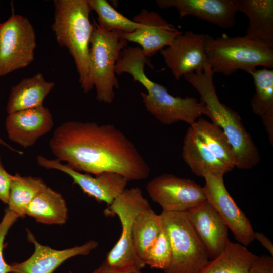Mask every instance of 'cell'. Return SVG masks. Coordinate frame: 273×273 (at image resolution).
I'll return each mask as SVG.
<instances>
[{
  "instance_id": "obj_1",
  "label": "cell",
  "mask_w": 273,
  "mask_h": 273,
  "mask_svg": "<svg viewBox=\"0 0 273 273\" xmlns=\"http://www.w3.org/2000/svg\"><path fill=\"white\" fill-rule=\"evenodd\" d=\"M57 160L78 172L118 173L128 181L141 180L150 167L134 144L111 124L69 121L58 126L49 141Z\"/></svg>"
},
{
  "instance_id": "obj_2",
  "label": "cell",
  "mask_w": 273,
  "mask_h": 273,
  "mask_svg": "<svg viewBox=\"0 0 273 273\" xmlns=\"http://www.w3.org/2000/svg\"><path fill=\"white\" fill-rule=\"evenodd\" d=\"M154 68L149 58L138 47L124 48L115 67V74H129L135 82L147 90L141 92L142 102L147 111L160 123L170 125L183 121L191 125L202 115L207 116L208 110L201 101L192 97H180L170 94L165 87L147 77L145 66Z\"/></svg>"
},
{
  "instance_id": "obj_3",
  "label": "cell",
  "mask_w": 273,
  "mask_h": 273,
  "mask_svg": "<svg viewBox=\"0 0 273 273\" xmlns=\"http://www.w3.org/2000/svg\"><path fill=\"white\" fill-rule=\"evenodd\" d=\"M214 74L209 64L203 72L189 73L183 77L199 94L207 109V116L225 134L236 155V167L251 169L260 162L259 151L239 114L220 101L213 82Z\"/></svg>"
},
{
  "instance_id": "obj_4",
  "label": "cell",
  "mask_w": 273,
  "mask_h": 273,
  "mask_svg": "<svg viewBox=\"0 0 273 273\" xmlns=\"http://www.w3.org/2000/svg\"><path fill=\"white\" fill-rule=\"evenodd\" d=\"M52 29L58 44L73 58L79 83L84 93L92 89L89 81V53L93 26L88 0H55Z\"/></svg>"
},
{
  "instance_id": "obj_5",
  "label": "cell",
  "mask_w": 273,
  "mask_h": 273,
  "mask_svg": "<svg viewBox=\"0 0 273 273\" xmlns=\"http://www.w3.org/2000/svg\"><path fill=\"white\" fill-rule=\"evenodd\" d=\"M205 52L213 72L232 75L238 70L249 73L258 66L273 68V48L243 37L206 34Z\"/></svg>"
},
{
  "instance_id": "obj_6",
  "label": "cell",
  "mask_w": 273,
  "mask_h": 273,
  "mask_svg": "<svg viewBox=\"0 0 273 273\" xmlns=\"http://www.w3.org/2000/svg\"><path fill=\"white\" fill-rule=\"evenodd\" d=\"M89 53V81L92 89L95 87L96 99L111 104L114 89L119 87L115 72L116 64L122 50L127 46L119 30L105 31L94 20Z\"/></svg>"
},
{
  "instance_id": "obj_7",
  "label": "cell",
  "mask_w": 273,
  "mask_h": 273,
  "mask_svg": "<svg viewBox=\"0 0 273 273\" xmlns=\"http://www.w3.org/2000/svg\"><path fill=\"white\" fill-rule=\"evenodd\" d=\"M149 205L142 190L134 187L126 189L104 211L107 216H117L122 228L119 240L108 252L105 260L110 267L129 272L146 266L134 248L132 227L138 213Z\"/></svg>"
},
{
  "instance_id": "obj_8",
  "label": "cell",
  "mask_w": 273,
  "mask_h": 273,
  "mask_svg": "<svg viewBox=\"0 0 273 273\" xmlns=\"http://www.w3.org/2000/svg\"><path fill=\"white\" fill-rule=\"evenodd\" d=\"M168 235L171 259L165 273H199L209 258L188 212H165L160 214Z\"/></svg>"
},
{
  "instance_id": "obj_9",
  "label": "cell",
  "mask_w": 273,
  "mask_h": 273,
  "mask_svg": "<svg viewBox=\"0 0 273 273\" xmlns=\"http://www.w3.org/2000/svg\"><path fill=\"white\" fill-rule=\"evenodd\" d=\"M36 47L35 31L27 18L12 14L0 23V76L28 66Z\"/></svg>"
},
{
  "instance_id": "obj_10",
  "label": "cell",
  "mask_w": 273,
  "mask_h": 273,
  "mask_svg": "<svg viewBox=\"0 0 273 273\" xmlns=\"http://www.w3.org/2000/svg\"><path fill=\"white\" fill-rule=\"evenodd\" d=\"M150 198L165 212H186L206 200L202 187L195 181L171 174H163L146 185Z\"/></svg>"
},
{
  "instance_id": "obj_11",
  "label": "cell",
  "mask_w": 273,
  "mask_h": 273,
  "mask_svg": "<svg viewBox=\"0 0 273 273\" xmlns=\"http://www.w3.org/2000/svg\"><path fill=\"white\" fill-rule=\"evenodd\" d=\"M202 189L206 200L219 214L236 241L247 246L254 240L255 231L225 187L223 175L206 174Z\"/></svg>"
},
{
  "instance_id": "obj_12",
  "label": "cell",
  "mask_w": 273,
  "mask_h": 273,
  "mask_svg": "<svg viewBox=\"0 0 273 273\" xmlns=\"http://www.w3.org/2000/svg\"><path fill=\"white\" fill-rule=\"evenodd\" d=\"M206 34L187 31L160 50L165 64L178 80L191 73L203 72L209 64L205 52Z\"/></svg>"
},
{
  "instance_id": "obj_13",
  "label": "cell",
  "mask_w": 273,
  "mask_h": 273,
  "mask_svg": "<svg viewBox=\"0 0 273 273\" xmlns=\"http://www.w3.org/2000/svg\"><path fill=\"white\" fill-rule=\"evenodd\" d=\"M37 161L39 165L46 169L58 170L68 175L85 194L108 206L126 189L128 181L122 175L113 172H105L95 176L82 173L62 164L57 159H48L43 156H38Z\"/></svg>"
},
{
  "instance_id": "obj_14",
  "label": "cell",
  "mask_w": 273,
  "mask_h": 273,
  "mask_svg": "<svg viewBox=\"0 0 273 273\" xmlns=\"http://www.w3.org/2000/svg\"><path fill=\"white\" fill-rule=\"evenodd\" d=\"M132 20L144 26L132 33H123L122 37L127 41L137 43L147 58L170 45L182 33L158 13L146 9L142 10Z\"/></svg>"
},
{
  "instance_id": "obj_15",
  "label": "cell",
  "mask_w": 273,
  "mask_h": 273,
  "mask_svg": "<svg viewBox=\"0 0 273 273\" xmlns=\"http://www.w3.org/2000/svg\"><path fill=\"white\" fill-rule=\"evenodd\" d=\"M27 239L34 246L32 255L20 263L11 264V273H53L66 260L78 255H88L98 244L90 240L82 245L63 250H56L37 241L31 232L27 229Z\"/></svg>"
},
{
  "instance_id": "obj_16",
  "label": "cell",
  "mask_w": 273,
  "mask_h": 273,
  "mask_svg": "<svg viewBox=\"0 0 273 273\" xmlns=\"http://www.w3.org/2000/svg\"><path fill=\"white\" fill-rule=\"evenodd\" d=\"M162 9L175 8L180 18L192 16L224 29L236 24L237 0H157Z\"/></svg>"
},
{
  "instance_id": "obj_17",
  "label": "cell",
  "mask_w": 273,
  "mask_h": 273,
  "mask_svg": "<svg viewBox=\"0 0 273 273\" xmlns=\"http://www.w3.org/2000/svg\"><path fill=\"white\" fill-rule=\"evenodd\" d=\"M53 125L51 113L43 105L8 114L5 120L9 139L24 148L33 146Z\"/></svg>"
},
{
  "instance_id": "obj_18",
  "label": "cell",
  "mask_w": 273,
  "mask_h": 273,
  "mask_svg": "<svg viewBox=\"0 0 273 273\" xmlns=\"http://www.w3.org/2000/svg\"><path fill=\"white\" fill-rule=\"evenodd\" d=\"M187 212L195 231L205 246L209 259H214L223 251L229 239L228 227L206 200Z\"/></svg>"
},
{
  "instance_id": "obj_19",
  "label": "cell",
  "mask_w": 273,
  "mask_h": 273,
  "mask_svg": "<svg viewBox=\"0 0 273 273\" xmlns=\"http://www.w3.org/2000/svg\"><path fill=\"white\" fill-rule=\"evenodd\" d=\"M181 156L197 176L203 177L207 173L223 175L232 170L212 153L190 126L184 136Z\"/></svg>"
},
{
  "instance_id": "obj_20",
  "label": "cell",
  "mask_w": 273,
  "mask_h": 273,
  "mask_svg": "<svg viewBox=\"0 0 273 273\" xmlns=\"http://www.w3.org/2000/svg\"><path fill=\"white\" fill-rule=\"evenodd\" d=\"M237 12L249 19L245 36L273 48V1L237 0Z\"/></svg>"
},
{
  "instance_id": "obj_21",
  "label": "cell",
  "mask_w": 273,
  "mask_h": 273,
  "mask_svg": "<svg viewBox=\"0 0 273 273\" xmlns=\"http://www.w3.org/2000/svg\"><path fill=\"white\" fill-rule=\"evenodd\" d=\"M55 83L46 80L41 73L31 77L23 78L12 86L6 105L10 114L43 105L47 96L53 88Z\"/></svg>"
},
{
  "instance_id": "obj_22",
  "label": "cell",
  "mask_w": 273,
  "mask_h": 273,
  "mask_svg": "<svg viewBox=\"0 0 273 273\" xmlns=\"http://www.w3.org/2000/svg\"><path fill=\"white\" fill-rule=\"evenodd\" d=\"M249 74L252 76L255 93L251 100L254 114L261 117L263 124L273 144V70L257 68Z\"/></svg>"
},
{
  "instance_id": "obj_23",
  "label": "cell",
  "mask_w": 273,
  "mask_h": 273,
  "mask_svg": "<svg viewBox=\"0 0 273 273\" xmlns=\"http://www.w3.org/2000/svg\"><path fill=\"white\" fill-rule=\"evenodd\" d=\"M25 215L38 223L62 225L67 220L68 208L62 195L47 187L31 201Z\"/></svg>"
},
{
  "instance_id": "obj_24",
  "label": "cell",
  "mask_w": 273,
  "mask_h": 273,
  "mask_svg": "<svg viewBox=\"0 0 273 273\" xmlns=\"http://www.w3.org/2000/svg\"><path fill=\"white\" fill-rule=\"evenodd\" d=\"M258 257L246 246L229 239L221 253L199 273H249Z\"/></svg>"
},
{
  "instance_id": "obj_25",
  "label": "cell",
  "mask_w": 273,
  "mask_h": 273,
  "mask_svg": "<svg viewBox=\"0 0 273 273\" xmlns=\"http://www.w3.org/2000/svg\"><path fill=\"white\" fill-rule=\"evenodd\" d=\"M190 126L216 157L232 170L236 167L233 148L219 126L201 117Z\"/></svg>"
},
{
  "instance_id": "obj_26",
  "label": "cell",
  "mask_w": 273,
  "mask_h": 273,
  "mask_svg": "<svg viewBox=\"0 0 273 273\" xmlns=\"http://www.w3.org/2000/svg\"><path fill=\"white\" fill-rule=\"evenodd\" d=\"M162 227L160 215L157 214L150 205L140 210L135 216L132 227V241L135 251L143 261Z\"/></svg>"
},
{
  "instance_id": "obj_27",
  "label": "cell",
  "mask_w": 273,
  "mask_h": 273,
  "mask_svg": "<svg viewBox=\"0 0 273 273\" xmlns=\"http://www.w3.org/2000/svg\"><path fill=\"white\" fill-rule=\"evenodd\" d=\"M47 187L41 178L22 176L16 173L10 187L8 209L18 218H24L28 205Z\"/></svg>"
},
{
  "instance_id": "obj_28",
  "label": "cell",
  "mask_w": 273,
  "mask_h": 273,
  "mask_svg": "<svg viewBox=\"0 0 273 273\" xmlns=\"http://www.w3.org/2000/svg\"><path fill=\"white\" fill-rule=\"evenodd\" d=\"M92 10L98 15L97 24L104 31L119 30L132 33L144 26L118 12L106 0H88Z\"/></svg>"
},
{
  "instance_id": "obj_29",
  "label": "cell",
  "mask_w": 273,
  "mask_h": 273,
  "mask_svg": "<svg viewBox=\"0 0 273 273\" xmlns=\"http://www.w3.org/2000/svg\"><path fill=\"white\" fill-rule=\"evenodd\" d=\"M171 259V248L166 231L163 228L154 243L145 254L143 261L151 268L165 270Z\"/></svg>"
},
{
  "instance_id": "obj_30",
  "label": "cell",
  "mask_w": 273,
  "mask_h": 273,
  "mask_svg": "<svg viewBox=\"0 0 273 273\" xmlns=\"http://www.w3.org/2000/svg\"><path fill=\"white\" fill-rule=\"evenodd\" d=\"M18 218L14 213L7 209L0 222V273H11V264H7L3 257L4 242L9 230Z\"/></svg>"
},
{
  "instance_id": "obj_31",
  "label": "cell",
  "mask_w": 273,
  "mask_h": 273,
  "mask_svg": "<svg viewBox=\"0 0 273 273\" xmlns=\"http://www.w3.org/2000/svg\"><path fill=\"white\" fill-rule=\"evenodd\" d=\"M13 175L5 170L0 157V200L7 204Z\"/></svg>"
},
{
  "instance_id": "obj_32",
  "label": "cell",
  "mask_w": 273,
  "mask_h": 273,
  "mask_svg": "<svg viewBox=\"0 0 273 273\" xmlns=\"http://www.w3.org/2000/svg\"><path fill=\"white\" fill-rule=\"evenodd\" d=\"M249 273H273L272 257L266 255L258 256Z\"/></svg>"
},
{
  "instance_id": "obj_33",
  "label": "cell",
  "mask_w": 273,
  "mask_h": 273,
  "mask_svg": "<svg viewBox=\"0 0 273 273\" xmlns=\"http://www.w3.org/2000/svg\"><path fill=\"white\" fill-rule=\"evenodd\" d=\"M258 241L269 253L273 255V244L270 239L261 232H255L254 234V240Z\"/></svg>"
},
{
  "instance_id": "obj_34",
  "label": "cell",
  "mask_w": 273,
  "mask_h": 273,
  "mask_svg": "<svg viewBox=\"0 0 273 273\" xmlns=\"http://www.w3.org/2000/svg\"><path fill=\"white\" fill-rule=\"evenodd\" d=\"M70 273H74L72 271H70ZM91 273H129L127 272H124L119 271L115 269H113L109 266L105 261L96 269H95Z\"/></svg>"
},
{
  "instance_id": "obj_35",
  "label": "cell",
  "mask_w": 273,
  "mask_h": 273,
  "mask_svg": "<svg viewBox=\"0 0 273 273\" xmlns=\"http://www.w3.org/2000/svg\"><path fill=\"white\" fill-rule=\"evenodd\" d=\"M0 145L7 147L8 149H10L12 151L17 153L19 154L22 155L23 154L22 151L13 148L10 145H9L6 142H5L1 137H0Z\"/></svg>"
},
{
  "instance_id": "obj_36",
  "label": "cell",
  "mask_w": 273,
  "mask_h": 273,
  "mask_svg": "<svg viewBox=\"0 0 273 273\" xmlns=\"http://www.w3.org/2000/svg\"><path fill=\"white\" fill-rule=\"evenodd\" d=\"M129 273H143L141 270H133L129 272Z\"/></svg>"
},
{
  "instance_id": "obj_37",
  "label": "cell",
  "mask_w": 273,
  "mask_h": 273,
  "mask_svg": "<svg viewBox=\"0 0 273 273\" xmlns=\"http://www.w3.org/2000/svg\"><path fill=\"white\" fill-rule=\"evenodd\" d=\"M0 5H1V2H0Z\"/></svg>"
}]
</instances>
